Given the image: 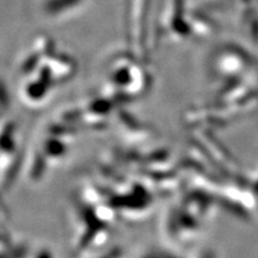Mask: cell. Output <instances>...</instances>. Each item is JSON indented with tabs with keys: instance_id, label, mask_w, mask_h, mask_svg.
Segmentation results:
<instances>
[{
	"instance_id": "1",
	"label": "cell",
	"mask_w": 258,
	"mask_h": 258,
	"mask_svg": "<svg viewBox=\"0 0 258 258\" xmlns=\"http://www.w3.org/2000/svg\"><path fill=\"white\" fill-rule=\"evenodd\" d=\"M237 47H224L219 50L212 61L209 71L215 79L230 80L243 77L254 70L253 61L245 51L235 49Z\"/></svg>"
},
{
	"instance_id": "2",
	"label": "cell",
	"mask_w": 258,
	"mask_h": 258,
	"mask_svg": "<svg viewBox=\"0 0 258 258\" xmlns=\"http://www.w3.org/2000/svg\"><path fill=\"white\" fill-rule=\"evenodd\" d=\"M165 220L167 234L170 237L179 238L178 241L191 240L190 238H194L200 233L203 224L200 219L194 217L191 213H189L180 205L167 209Z\"/></svg>"
},
{
	"instance_id": "3",
	"label": "cell",
	"mask_w": 258,
	"mask_h": 258,
	"mask_svg": "<svg viewBox=\"0 0 258 258\" xmlns=\"http://www.w3.org/2000/svg\"><path fill=\"white\" fill-rule=\"evenodd\" d=\"M245 183H246V185L249 186V189L252 191L254 198L258 199V171L256 173H253L251 178H247L245 180Z\"/></svg>"
}]
</instances>
